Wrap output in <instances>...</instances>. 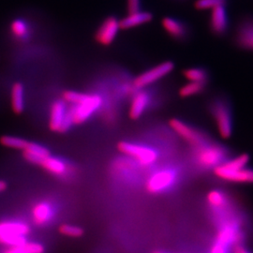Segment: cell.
I'll return each mask as SVG.
<instances>
[{
  "label": "cell",
  "mask_w": 253,
  "mask_h": 253,
  "mask_svg": "<svg viewBox=\"0 0 253 253\" xmlns=\"http://www.w3.org/2000/svg\"><path fill=\"white\" fill-rule=\"evenodd\" d=\"M248 155H240L230 161L223 162L214 168V172L222 180L250 184L253 183V170L247 168Z\"/></svg>",
  "instance_id": "obj_1"
},
{
  "label": "cell",
  "mask_w": 253,
  "mask_h": 253,
  "mask_svg": "<svg viewBox=\"0 0 253 253\" xmlns=\"http://www.w3.org/2000/svg\"><path fill=\"white\" fill-rule=\"evenodd\" d=\"M102 104L101 97L97 94L84 93V98L68 111L69 117L74 125L84 123L91 116L100 109Z\"/></svg>",
  "instance_id": "obj_2"
},
{
  "label": "cell",
  "mask_w": 253,
  "mask_h": 253,
  "mask_svg": "<svg viewBox=\"0 0 253 253\" xmlns=\"http://www.w3.org/2000/svg\"><path fill=\"white\" fill-rule=\"evenodd\" d=\"M31 229L27 223L19 221H0V245L6 247L18 246L27 242Z\"/></svg>",
  "instance_id": "obj_3"
},
{
  "label": "cell",
  "mask_w": 253,
  "mask_h": 253,
  "mask_svg": "<svg viewBox=\"0 0 253 253\" xmlns=\"http://www.w3.org/2000/svg\"><path fill=\"white\" fill-rule=\"evenodd\" d=\"M118 151L144 166L152 165L158 161V153L148 146L136 145L128 142H119L118 144Z\"/></svg>",
  "instance_id": "obj_4"
},
{
  "label": "cell",
  "mask_w": 253,
  "mask_h": 253,
  "mask_svg": "<svg viewBox=\"0 0 253 253\" xmlns=\"http://www.w3.org/2000/svg\"><path fill=\"white\" fill-rule=\"evenodd\" d=\"M73 125L69 117L66 102L64 100H55L50 109L48 126L51 131L62 133L67 131Z\"/></svg>",
  "instance_id": "obj_5"
},
{
  "label": "cell",
  "mask_w": 253,
  "mask_h": 253,
  "mask_svg": "<svg viewBox=\"0 0 253 253\" xmlns=\"http://www.w3.org/2000/svg\"><path fill=\"white\" fill-rule=\"evenodd\" d=\"M226 153L224 149L216 145H200L197 147L196 160L200 166L205 168H216L223 163Z\"/></svg>",
  "instance_id": "obj_6"
},
{
  "label": "cell",
  "mask_w": 253,
  "mask_h": 253,
  "mask_svg": "<svg viewBox=\"0 0 253 253\" xmlns=\"http://www.w3.org/2000/svg\"><path fill=\"white\" fill-rule=\"evenodd\" d=\"M173 69H174V64L172 63V61H165L163 63L159 64L153 67L152 69L138 75L133 81V84L136 88L142 89L144 87L152 84L155 82L163 79L165 76L172 73Z\"/></svg>",
  "instance_id": "obj_7"
},
{
  "label": "cell",
  "mask_w": 253,
  "mask_h": 253,
  "mask_svg": "<svg viewBox=\"0 0 253 253\" xmlns=\"http://www.w3.org/2000/svg\"><path fill=\"white\" fill-rule=\"evenodd\" d=\"M214 118L216 120L218 133L222 138H229L233 131L231 111L224 101L218 100L213 106Z\"/></svg>",
  "instance_id": "obj_8"
},
{
  "label": "cell",
  "mask_w": 253,
  "mask_h": 253,
  "mask_svg": "<svg viewBox=\"0 0 253 253\" xmlns=\"http://www.w3.org/2000/svg\"><path fill=\"white\" fill-rule=\"evenodd\" d=\"M120 29L119 20L115 16H109L98 28L95 34V40L100 45H111L115 42Z\"/></svg>",
  "instance_id": "obj_9"
},
{
  "label": "cell",
  "mask_w": 253,
  "mask_h": 253,
  "mask_svg": "<svg viewBox=\"0 0 253 253\" xmlns=\"http://www.w3.org/2000/svg\"><path fill=\"white\" fill-rule=\"evenodd\" d=\"M176 179V174L171 170H163L155 172L145 183V190L156 194L169 189Z\"/></svg>",
  "instance_id": "obj_10"
},
{
  "label": "cell",
  "mask_w": 253,
  "mask_h": 253,
  "mask_svg": "<svg viewBox=\"0 0 253 253\" xmlns=\"http://www.w3.org/2000/svg\"><path fill=\"white\" fill-rule=\"evenodd\" d=\"M169 126L176 134H178L181 138H183L185 141H187L189 144L195 147L206 144V139L203 134H201L199 131L195 130L194 128H192L191 126L187 125L179 119H170Z\"/></svg>",
  "instance_id": "obj_11"
},
{
  "label": "cell",
  "mask_w": 253,
  "mask_h": 253,
  "mask_svg": "<svg viewBox=\"0 0 253 253\" xmlns=\"http://www.w3.org/2000/svg\"><path fill=\"white\" fill-rule=\"evenodd\" d=\"M229 26V18L226 6H219L211 10L210 27L217 35H223Z\"/></svg>",
  "instance_id": "obj_12"
},
{
  "label": "cell",
  "mask_w": 253,
  "mask_h": 253,
  "mask_svg": "<svg viewBox=\"0 0 253 253\" xmlns=\"http://www.w3.org/2000/svg\"><path fill=\"white\" fill-rule=\"evenodd\" d=\"M22 152L24 159L27 162L36 165H40L45 158L51 155L50 151L44 146L31 142H28L26 148Z\"/></svg>",
  "instance_id": "obj_13"
},
{
  "label": "cell",
  "mask_w": 253,
  "mask_h": 253,
  "mask_svg": "<svg viewBox=\"0 0 253 253\" xmlns=\"http://www.w3.org/2000/svg\"><path fill=\"white\" fill-rule=\"evenodd\" d=\"M153 19L152 13L148 11H136L132 13H128L125 18L119 21L121 29H129L133 27H140L145 24H148Z\"/></svg>",
  "instance_id": "obj_14"
},
{
  "label": "cell",
  "mask_w": 253,
  "mask_h": 253,
  "mask_svg": "<svg viewBox=\"0 0 253 253\" xmlns=\"http://www.w3.org/2000/svg\"><path fill=\"white\" fill-rule=\"evenodd\" d=\"M239 238H240V232H239L238 226L235 224V222L229 221L219 230L217 234V241L229 247L231 245L235 244Z\"/></svg>",
  "instance_id": "obj_15"
},
{
  "label": "cell",
  "mask_w": 253,
  "mask_h": 253,
  "mask_svg": "<svg viewBox=\"0 0 253 253\" xmlns=\"http://www.w3.org/2000/svg\"><path fill=\"white\" fill-rule=\"evenodd\" d=\"M10 104L15 115H21L25 110V87L20 82H15L11 85Z\"/></svg>",
  "instance_id": "obj_16"
},
{
  "label": "cell",
  "mask_w": 253,
  "mask_h": 253,
  "mask_svg": "<svg viewBox=\"0 0 253 253\" xmlns=\"http://www.w3.org/2000/svg\"><path fill=\"white\" fill-rule=\"evenodd\" d=\"M148 95L144 91H139L132 98L128 109V117L132 120H137L143 116L148 104Z\"/></svg>",
  "instance_id": "obj_17"
},
{
  "label": "cell",
  "mask_w": 253,
  "mask_h": 253,
  "mask_svg": "<svg viewBox=\"0 0 253 253\" xmlns=\"http://www.w3.org/2000/svg\"><path fill=\"white\" fill-rule=\"evenodd\" d=\"M237 42L242 47L253 51V20L241 24L237 31Z\"/></svg>",
  "instance_id": "obj_18"
},
{
  "label": "cell",
  "mask_w": 253,
  "mask_h": 253,
  "mask_svg": "<svg viewBox=\"0 0 253 253\" xmlns=\"http://www.w3.org/2000/svg\"><path fill=\"white\" fill-rule=\"evenodd\" d=\"M32 219L36 225H43L51 218L52 208L47 203H39L32 208Z\"/></svg>",
  "instance_id": "obj_19"
},
{
  "label": "cell",
  "mask_w": 253,
  "mask_h": 253,
  "mask_svg": "<svg viewBox=\"0 0 253 253\" xmlns=\"http://www.w3.org/2000/svg\"><path fill=\"white\" fill-rule=\"evenodd\" d=\"M41 167H42L46 172H50L54 175H63L67 173L68 168L66 163L61 160L52 157L51 155L45 158L41 164Z\"/></svg>",
  "instance_id": "obj_20"
},
{
  "label": "cell",
  "mask_w": 253,
  "mask_h": 253,
  "mask_svg": "<svg viewBox=\"0 0 253 253\" xmlns=\"http://www.w3.org/2000/svg\"><path fill=\"white\" fill-rule=\"evenodd\" d=\"M163 27L165 31L175 39H183L186 36L187 29L179 21L172 17H165L163 19Z\"/></svg>",
  "instance_id": "obj_21"
},
{
  "label": "cell",
  "mask_w": 253,
  "mask_h": 253,
  "mask_svg": "<svg viewBox=\"0 0 253 253\" xmlns=\"http://www.w3.org/2000/svg\"><path fill=\"white\" fill-rule=\"evenodd\" d=\"M9 33L15 40L24 42L29 35V27L22 19H14L10 22Z\"/></svg>",
  "instance_id": "obj_22"
},
{
  "label": "cell",
  "mask_w": 253,
  "mask_h": 253,
  "mask_svg": "<svg viewBox=\"0 0 253 253\" xmlns=\"http://www.w3.org/2000/svg\"><path fill=\"white\" fill-rule=\"evenodd\" d=\"M43 245L37 242H25L13 247H7L3 253H44Z\"/></svg>",
  "instance_id": "obj_23"
},
{
  "label": "cell",
  "mask_w": 253,
  "mask_h": 253,
  "mask_svg": "<svg viewBox=\"0 0 253 253\" xmlns=\"http://www.w3.org/2000/svg\"><path fill=\"white\" fill-rule=\"evenodd\" d=\"M205 85L206 82H189L179 89V96L181 98H189L197 95L204 90Z\"/></svg>",
  "instance_id": "obj_24"
},
{
  "label": "cell",
  "mask_w": 253,
  "mask_h": 253,
  "mask_svg": "<svg viewBox=\"0 0 253 253\" xmlns=\"http://www.w3.org/2000/svg\"><path fill=\"white\" fill-rule=\"evenodd\" d=\"M0 144L8 148L23 151L28 144V141L15 136L3 135L0 137Z\"/></svg>",
  "instance_id": "obj_25"
},
{
  "label": "cell",
  "mask_w": 253,
  "mask_h": 253,
  "mask_svg": "<svg viewBox=\"0 0 253 253\" xmlns=\"http://www.w3.org/2000/svg\"><path fill=\"white\" fill-rule=\"evenodd\" d=\"M208 201L213 208H221L226 206L227 198L225 194L220 190H211L208 194Z\"/></svg>",
  "instance_id": "obj_26"
},
{
  "label": "cell",
  "mask_w": 253,
  "mask_h": 253,
  "mask_svg": "<svg viewBox=\"0 0 253 253\" xmlns=\"http://www.w3.org/2000/svg\"><path fill=\"white\" fill-rule=\"evenodd\" d=\"M185 78L189 82H206L208 73L200 68H190L183 72Z\"/></svg>",
  "instance_id": "obj_27"
},
{
  "label": "cell",
  "mask_w": 253,
  "mask_h": 253,
  "mask_svg": "<svg viewBox=\"0 0 253 253\" xmlns=\"http://www.w3.org/2000/svg\"><path fill=\"white\" fill-rule=\"evenodd\" d=\"M227 0H196L194 7L198 10H212L219 7L226 6Z\"/></svg>",
  "instance_id": "obj_28"
},
{
  "label": "cell",
  "mask_w": 253,
  "mask_h": 253,
  "mask_svg": "<svg viewBox=\"0 0 253 253\" xmlns=\"http://www.w3.org/2000/svg\"><path fill=\"white\" fill-rule=\"evenodd\" d=\"M58 232L62 235L68 237L78 238L84 235V230L81 227L74 226L71 224H62L58 228Z\"/></svg>",
  "instance_id": "obj_29"
},
{
  "label": "cell",
  "mask_w": 253,
  "mask_h": 253,
  "mask_svg": "<svg viewBox=\"0 0 253 253\" xmlns=\"http://www.w3.org/2000/svg\"><path fill=\"white\" fill-rule=\"evenodd\" d=\"M126 7L128 13L139 11L141 8V0H126Z\"/></svg>",
  "instance_id": "obj_30"
},
{
  "label": "cell",
  "mask_w": 253,
  "mask_h": 253,
  "mask_svg": "<svg viewBox=\"0 0 253 253\" xmlns=\"http://www.w3.org/2000/svg\"><path fill=\"white\" fill-rule=\"evenodd\" d=\"M210 253H229L228 247L216 241V243L211 248Z\"/></svg>",
  "instance_id": "obj_31"
},
{
  "label": "cell",
  "mask_w": 253,
  "mask_h": 253,
  "mask_svg": "<svg viewBox=\"0 0 253 253\" xmlns=\"http://www.w3.org/2000/svg\"><path fill=\"white\" fill-rule=\"evenodd\" d=\"M235 253H250L247 249H245L244 247H241V246H237L235 248Z\"/></svg>",
  "instance_id": "obj_32"
},
{
  "label": "cell",
  "mask_w": 253,
  "mask_h": 253,
  "mask_svg": "<svg viewBox=\"0 0 253 253\" xmlns=\"http://www.w3.org/2000/svg\"><path fill=\"white\" fill-rule=\"evenodd\" d=\"M8 189V184L4 180H0V193Z\"/></svg>",
  "instance_id": "obj_33"
},
{
  "label": "cell",
  "mask_w": 253,
  "mask_h": 253,
  "mask_svg": "<svg viewBox=\"0 0 253 253\" xmlns=\"http://www.w3.org/2000/svg\"><path fill=\"white\" fill-rule=\"evenodd\" d=\"M163 253V252H155V253Z\"/></svg>",
  "instance_id": "obj_34"
}]
</instances>
